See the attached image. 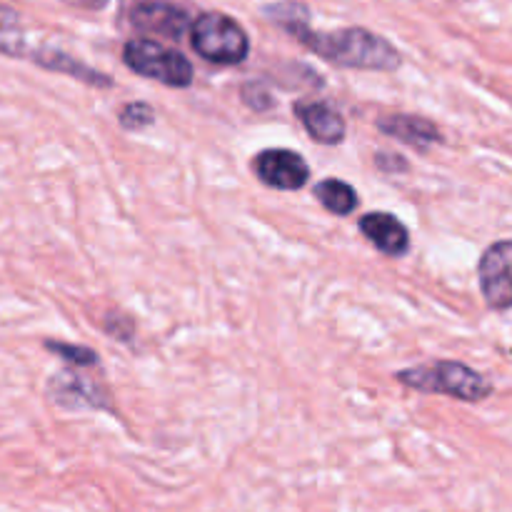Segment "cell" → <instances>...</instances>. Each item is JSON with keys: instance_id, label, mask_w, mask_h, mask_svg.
Listing matches in <instances>:
<instances>
[{"instance_id": "cell-5", "label": "cell", "mask_w": 512, "mask_h": 512, "mask_svg": "<svg viewBox=\"0 0 512 512\" xmlns=\"http://www.w3.org/2000/svg\"><path fill=\"white\" fill-rule=\"evenodd\" d=\"M480 293L493 310L512 308V240H498L478 265Z\"/></svg>"}, {"instance_id": "cell-9", "label": "cell", "mask_w": 512, "mask_h": 512, "mask_svg": "<svg viewBox=\"0 0 512 512\" xmlns=\"http://www.w3.org/2000/svg\"><path fill=\"white\" fill-rule=\"evenodd\" d=\"M295 118L303 123L310 138L320 145H338L345 140V118L323 100H298L293 105Z\"/></svg>"}, {"instance_id": "cell-15", "label": "cell", "mask_w": 512, "mask_h": 512, "mask_svg": "<svg viewBox=\"0 0 512 512\" xmlns=\"http://www.w3.org/2000/svg\"><path fill=\"white\" fill-rule=\"evenodd\" d=\"M45 350L55 353L58 358L68 360V363L78 365V368H85V365H98L100 358L95 350L83 348V345H70V343H60V340H45Z\"/></svg>"}, {"instance_id": "cell-12", "label": "cell", "mask_w": 512, "mask_h": 512, "mask_svg": "<svg viewBox=\"0 0 512 512\" xmlns=\"http://www.w3.org/2000/svg\"><path fill=\"white\" fill-rule=\"evenodd\" d=\"M28 60H33V63H38L40 68H45V70L65 73V75H70V78H78V80H83V83H88V85H98V88H110V85H113V80H110L108 75H103V73H98V70L88 68V65L80 63V60L65 55L63 50L33 48V50H30Z\"/></svg>"}, {"instance_id": "cell-14", "label": "cell", "mask_w": 512, "mask_h": 512, "mask_svg": "<svg viewBox=\"0 0 512 512\" xmlns=\"http://www.w3.org/2000/svg\"><path fill=\"white\" fill-rule=\"evenodd\" d=\"M0 53L10 55V58H28L30 55L20 15L5 5H0Z\"/></svg>"}, {"instance_id": "cell-18", "label": "cell", "mask_w": 512, "mask_h": 512, "mask_svg": "<svg viewBox=\"0 0 512 512\" xmlns=\"http://www.w3.org/2000/svg\"><path fill=\"white\" fill-rule=\"evenodd\" d=\"M373 160L375 165H378V170H383L385 175H398V173H408L410 170L408 160L398 153H390V150H380V153H375Z\"/></svg>"}, {"instance_id": "cell-13", "label": "cell", "mask_w": 512, "mask_h": 512, "mask_svg": "<svg viewBox=\"0 0 512 512\" xmlns=\"http://www.w3.org/2000/svg\"><path fill=\"white\" fill-rule=\"evenodd\" d=\"M313 195L318 198V203L323 205L325 210H330L333 215H340V218L355 213V208H358V193H355L353 185H348L345 180H320V183H315Z\"/></svg>"}, {"instance_id": "cell-1", "label": "cell", "mask_w": 512, "mask_h": 512, "mask_svg": "<svg viewBox=\"0 0 512 512\" xmlns=\"http://www.w3.org/2000/svg\"><path fill=\"white\" fill-rule=\"evenodd\" d=\"M268 15L273 23H278L293 38H298L305 48L318 53L328 63L340 65V68L395 70L400 65L398 50L388 40L365 28H343L335 30V33H315V30H310L305 8L295 3L268 8Z\"/></svg>"}, {"instance_id": "cell-16", "label": "cell", "mask_w": 512, "mask_h": 512, "mask_svg": "<svg viewBox=\"0 0 512 512\" xmlns=\"http://www.w3.org/2000/svg\"><path fill=\"white\" fill-rule=\"evenodd\" d=\"M118 123L123 130L135 133V130H143L155 123V110L150 108L148 103H128L123 110H120Z\"/></svg>"}, {"instance_id": "cell-2", "label": "cell", "mask_w": 512, "mask_h": 512, "mask_svg": "<svg viewBox=\"0 0 512 512\" xmlns=\"http://www.w3.org/2000/svg\"><path fill=\"white\" fill-rule=\"evenodd\" d=\"M395 380L418 393L450 395L463 403H480L493 395V383L483 373L455 360H435L430 365L398 370Z\"/></svg>"}, {"instance_id": "cell-7", "label": "cell", "mask_w": 512, "mask_h": 512, "mask_svg": "<svg viewBox=\"0 0 512 512\" xmlns=\"http://www.w3.org/2000/svg\"><path fill=\"white\" fill-rule=\"evenodd\" d=\"M253 173L275 190H300L310 180V165L295 150L268 148L253 158Z\"/></svg>"}, {"instance_id": "cell-8", "label": "cell", "mask_w": 512, "mask_h": 512, "mask_svg": "<svg viewBox=\"0 0 512 512\" xmlns=\"http://www.w3.org/2000/svg\"><path fill=\"white\" fill-rule=\"evenodd\" d=\"M360 233L365 235L370 245L380 250L388 258H403L410 250V233L403 220L393 213H365L358 220Z\"/></svg>"}, {"instance_id": "cell-19", "label": "cell", "mask_w": 512, "mask_h": 512, "mask_svg": "<svg viewBox=\"0 0 512 512\" xmlns=\"http://www.w3.org/2000/svg\"><path fill=\"white\" fill-rule=\"evenodd\" d=\"M123 325L125 328H130V325H133V320L125 318V315H118V320H115V315H110V318L105 320V330H108L110 335H115L118 340H128L130 333L128 330H123Z\"/></svg>"}, {"instance_id": "cell-17", "label": "cell", "mask_w": 512, "mask_h": 512, "mask_svg": "<svg viewBox=\"0 0 512 512\" xmlns=\"http://www.w3.org/2000/svg\"><path fill=\"white\" fill-rule=\"evenodd\" d=\"M243 103L248 105L255 113H265L275 105V98L270 95L268 88H263L260 83H245L243 85Z\"/></svg>"}, {"instance_id": "cell-3", "label": "cell", "mask_w": 512, "mask_h": 512, "mask_svg": "<svg viewBox=\"0 0 512 512\" xmlns=\"http://www.w3.org/2000/svg\"><path fill=\"white\" fill-rule=\"evenodd\" d=\"M190 43L203 60L215 65H240L250 53L248 33L225 13H203L190 25Z\"/></svg>"}, {"instance_id": "cell-6", "label": "cell", "mask_w": 512, "mask_h": 512, "mask_svg": "<svg viewBox=\"0 0 512 512\" xmlns=\"http://www.w3.org/2000/svg\"><path fill=\"white\" fill-rule=\"evenodd\" d=\"M48 398L63 410H113L108 390L78 370L55 373L48 380Z\"/></svg>"}, {"instance_id": "cell-4", "label": "cell", "mask_w": 512, "mask_h": 512, "mask_svg": "<svg viewBox=\"0 0 512 512\" xmlns=\"http://www.w3.org/2000/svg\"><path fill=\"white\" fill-rule=\"evenodd\" d=\"M123 63L143 78L158 80L170 88L193 85V65L180 50L165 48L148 38L128 40L123 48Z\"/></svg>"}, {"instance_id": "cell-11", "label": "cell", "mask_w": 512, "mask_h": 512, "mask_svg": "<svg viewBox=\"0 0 512 512\" xmlns=\"http://www.w3.org/2000/svg\"><path fill=\"white\" fill-rule=\"evenodd\" d=\"M133 23L145 33L163 35L170 40H180L190 28L188 13L165 3H140L133 10Z\"/></svg>"}, {"instance_id": "cell-10", "label": "cell", "mask_w": 512, "mask_h": 512, "mask_svg": "<svg viewBox=\"0 0 512 512\" xmlns=\"http://www.w3.org/2000/svg\"><path fill=\"white\" fill-rule=\"evenodd\" d=\"M378 130L418 150H428L430 145L443 143V133L438 125L420 115H385V118H378Z\"/></svg>"}]
</instances>
